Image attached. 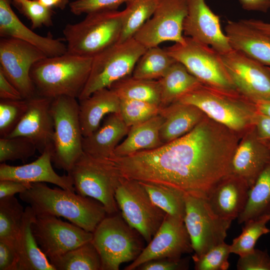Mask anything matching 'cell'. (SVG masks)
<instances>
[{"mask_svg": "<svg viewBox=\"0 0 270 270\" xmlns=\"http://www.w3.org/2000/svg\"><path fill=\"white\" fill-rule=\"evenodd\" d=\"M244 20L249 25L270 36V23L254 19Z\"/></svg>", "mask_w": 270, "mask_h": 270, "instance_id": "obj_52", "label": "cell"}, {"mask_svg": "<svg viewBox=\"0 0 270 270\" xmlns=\"http://www.w3.org/2000/svg\"><path fill=\"white\" fill-rule=\"evenodd\" d=\"M0 98L5 100L24 99L18 89L9 81L0 70Z\"/></svg>", "mask_w": 270, "mask_h": 270, "instance_id": "obj_50", "label": "cell"}, {"mask_svg": "<svg viewBox=\"0 0 270 270\" xmlns=\"http://www.w3.org/2000/svg\"><path fill=\"white\" fill-rule=\"evenodd\" d=\"M24 209L14 196L0 198V239L16 240Z\"/></svg>", "mask_w": 270, "mask_h": 270, "instance_id": "obj_37", "label": "cell"}, {"mask_svg": "<svg viewBox=\"0 0 270 270\" xmlns=\"http://www.w3.org/2000/svg\"><path fill=\"white\" fill-rule=\"evenodd\" d=\"M32 184L10 180H0V198L22 192L29 189Z\"/></svg>", "mask_w": 270, "mask_h": 270, "instance_id": "obj_48", "label": "cell"}, {"mask_svg": "<svg viewBox=\"0 0 270 270\" xmlns=\"http://www.w3.org/2000/svg\"><path fill=\"white\" fill-rule=\"evenodd\" d=\"M130 0H76L69 4L70 12L76 15L117 10L122 4Z\"/></svg>", "mask_w": 270, "mask_h": 270, "instance_id": "obj_44", "label": "cell"}, {"mask_svg": "<svg viewBox=\"0 0 270 270\" xmlns=\"http://www.w3.org/2000/svg\"><path fill=\"white\" fill-rule=\"evenodd\" d=\"M158 0H130L123 10L122 30L118 42L134 38L154 14Z\"/></svg>", "mask_w": 270, "mask_h": 270, "instance_id": "obj_35", "label": "cell"}, {"mask_svg": "<svg viewBox=\"0 0 270 270\" xmlns=\"http://www.w3.org/2000/svg\"><path fill=\"white\" fill-rule=\"evenodd\" d=\"M160 114L164 118L160 130V138L163 144L188 133L206 116L196 106L180 102L162 108Z\"/></svg>", "mask_w": 270, "mask_h": 270, "instance_id": "obj_27", "label": "cell"}, {"mask_svg": "<svg viewBox=\"0 0 270 270\" xmlns=\"http://www.w3.org/2000/svg\"><path fill=\"white\" fill-rule=\"evenodd\" d=\"M185 36L210 46L220 54L232 50L222 30L219 16L205 0H188V10L183 24Z\"/></svg>", "mask_w": 270, "mask_h": 270, "instance_id": "obj_18", "label": "cell"}, {"mask_svg": "<svg viewBox=\"0 0 270 270\" xmlns=\"http://www.w3.org/2000/svg\"><path fill=\"white\" fill-rule=\"evenodd\" d=\"M226 34L232 49L270 67V36L246 24L228 20Z\"/></svg>", "mask_w": 270, "mask_h": 270, "instance_id": "obj_24", "label": "cell"}, {"mask_svg": "<svg viewBox=\"0 0 270 270\" xmlns=\"http://www.w3.org/2000/svg\"><path fill=\"white\" fill-rule=\"evenodd\" d=\"M33 234L50 260L92 241L93 233L53 216H36L32 225Z\"/></svg>", "mask_w": 270, "mask_h": 270, "instance_id": "obj_15", "label": "cell"}, {"mask_svg": "<svg viewBox=\"0 0 270 270\" xmlns=\"http://www.w3.org/2000/svg\"><path fill=\"white\" fill-rule=\"evenodd\" d=\"M236 268L238 270H270V256L266 250L254 248L250 252L240 256Z\"/></svg>", "mask_w": 270, "mask_h": 270, "instance_id": "obj_45", "label": "cell"}, {"mask_svg": "<svg viewBox=\"0 0 270 270\" xmlns=\"http://www.w3.org/2000/svg\"><path fill=\"white\" fill-rule=\"evenodd\" d=\"M120 114L126 124L130 127L160 114L162 108L148 102L120 99Z\"/></svg>", "mask_w": 270, "mask_h": 270, "instance_id": "obj_40", "label": "cell"}, {"mask_svg": "<svg viewBox=\"0 0 270 270\" xmlns=\"http://www.w3.org/2000/svg\"><path fill=\"white\" fill-rule=\"evenodd\" d=\"M19 197L36 216H62L92 232L107 214L98 201L60 187L50 188L45 182L32 183Z\"/></svg>", "mask_w": 270, "mask_h": 270, "instance_id": "obj_2", "label": "cell"}, {"mask_svg": "<svg viewBox=\"0 0 270 270\" xmlns=\"http://www.w3.org/2000/svg\"><path fill=\"white\" fill-rule=\"evenodd\" d=\"M270 164V148L258 138L254 126L240 138L228 174L242 178L250 188Z\"/></svg>", "mask_w": 270, "mask_h": 270, "instance_id": "obj_20", "label": "cell"}, {"mask_svg": "<svg viewBox=\"0 0 270 270\" xmlns=\"http://www.w3.org/2000/svg\"><path fill=\"white\" fill-rule=\"evenodd\" d=\"M12 0L21 12L30 20L32 28L52 26V9L44 6L36 0Z\"/></svg>", "mask_w": 270, "mask_h": 270, "instance_id": "obj_43", "label": "cell"}, {"mask_svg": "<svg viewBox=\"0 0 270 270\" xmlns=\"http://www.w3.org/2000/svg\"><path fill=\"white\" fill-rule=\"evenodd\" d=\"M187 10L188 0H158L154 14L134 38L146 48L166 42L184 43Z\"/></svg>", "mask_w": 270, "mask_h": 270, "instance_id": "obj_14", "label": "cell"}, {"mask_svg": "<svg viewBox=\"0 0 270 270\" xmlns=\"http://www.w3.org/2000/svg\"><path fill=\"white\" fill-rule=\"evenodd\" d=\"M51 150H48L34 161L21 166L0 164V180H10L29 183L48 182L75 192L73 180L69 174L60 176L54 170Z\"/></svg>", "mask_w": 270, "mask_h": 270, "instance_id": "obj_21", "label": "cell"}, {"mask_svg": "<svg viewBox=\"0 0 270 270\" xmlns=\"http://www.w3.org/2000/svg\"><path fill=\"white\" fill-rule=\"evenodd\" d=\"M230 246L224 242L199 256H192L196 270H227L230 266L228 258Z\"/></svg>", "mask_w": 270, "mask_h": 270, "instance_id": "obj_42", "label": "cell"}, {"mask_svg": "<svg viewBox=\"0 0 270 270\" xmlns=\"http://www.w3.org/2000/svg\"><path fill=\"white\" fill-rule=\"evenodd\" d=\"M236 90L252 101L270 100V70L242 52L232 49L221 54Z\"/></svg>", "mask_w": 270, "mask_h": 270, "instance_id": "obj_17", "label": "cell"}, {"mask_svg": "<svg viewBox=\"0 0 270 270\" xmlns=\"http://www.w3.org/2000/svg\"><path fill=\"white\" fill-rule=\"evenodd\" d=\"M257 112L270 116V100H253Z\"/></svg>", "mask_w": 270, "mask_h": 270, "instance_id": "obj_53", "label": "cell"}, {"mask_svg": "<svg viewBox=\"0 0 270 270\" xmlns=\"http://www.w3.org/2000/svg\"><path fill=\"white\" fill-rule=\"evenodd\" d=\"M268 217L269 218L270 220V215L268 216Z\"/></svg>", "mask_w": 270, "mask_h": 270, "instance_id": "obj_55", "label": "cell"}, {"mask_svg": "<svg viewBox=\"0 0 270 270\" xmlns=\"http://www.w3.org/2000/svg\"><path fill=\"white\" fill-rule=\"evenodd\" d=\"M184 223L194 252L193 256H199L224 242L232 221L214 213L206 198L184 194Z\"/></svg>", "mask_w": 270, "mask_h": 270, "instance_id": "obj_12", "label": "cell"}, {"mask_svg": "<svg viewBox=\"0 0 270 270\" xmlns=\"http://www.w3.org/2000/svg\"><path fill=\"white\" fill-rule=\"evenodd\" d=\"M28 100H0V136L6 138L16 126L28 108Z\"/></svg>", "mask_w": 270, "mask_h": 270, "instance_id": "obj_41", "label": "cell"}, {"mask_svg": "<svg viewBox=\"0 0 270 270\" xmlns=\"http://www.w3.org/2000/svg\"><path fill=\"white\" fill-rule=\"evenodd\" d=\"M32 208L28 206L16 238L18 254V270H55L42 252L33 234L32 225L36 218Z\"/></svg>", "mask_w": 270, "mask_h": 270, "instance_id": "obj_26", "label": "cell"}, {"mask_svg": "<svg viewBox=\"0 0 270 270\" xmlns=\"http://www.w3.org/2000/svg\"><path fill=\"white\" fill-rule=\"evenodd\" d=\"M268 68H270V66H268Z\"/></svg>", "mask_w": 270, "mask_h": 270, "instance_id": "obj_57", "label": "cell"}, {"mask_svg": "<svg viewBox=\"0 0 270 270\" xmlns=\"http://www.w3.org/2000/svg\"><path fill=\"white\" fill-rule=\"evenodd\" d=\"M108 88L120 99L143 101L160 106V88L158 80L140 79L130 75L115 82Z\"/></svg>", "mask_w": 270, "mask_h": 270, "instance_id": "obj_32", "label": "cell"}, {"mask_svg": "<svg viewBox=\"0 0 270 270\" xmlns=\"http://www.w3.org/2000/svg\"><path fill=\"white\" fill-rule=\"evenodd\" d=\"M176 62L166 48L158 46L148 48L138 60L132 76L140 79L157 80Z\"/></svg>", "mask_w": 270, "mask_h": 270, "instance_id": "obj_34", "label": "cell"}, {"mask_svg": "<svg viewBox=\"0 0 270 270\" xmlns=\"http://www.w3.org/2000/svg\"><path fill=\"white\" fill-rule=\"evenodd\" d=\"M120 100L108 88L99 90L88 97L79 100V118L83 137L100 126L106 115L120 112Z\"/></svg>", "mask_w": 270, "mask_h": 270, "instance_id": "obj_28", "label": "cell"}, {"mask_svg": "<svg viewBox=\"0 0 270 270\" xmlns=\"http://www.w3.org/2000/svg\"><path fill=\"white\" fill-rule=\"evenodd\" d=\"M52 98L36 96L28 99V108L14 130L6 138L24 136L32 140L42 154L52 150L54 123L51 112Z\"/></svg>", "mask_w": 270, "mask_h": 270, "instance_id": "obj_19", "label": "cell"}, {"mask_svg": "<svg viewBox=\"0 0 270 270\" xmlns=\"http://www.w3.org/2000/svg\"><path fill=\"white\" fill-rule=\"evenodd\" d=\"M269 220L268 216H265L244 222L242 233L230 244L231 253L242 256L253 250L258 239L270 232L266 226Z\"/></svg>", "mask_w": 270, "mask_h": 270, "instance_id": "obj_38", "label": "cell"}, {"mask_svg": "<svg viewBox=\"0 0 270 270\" xmlns=\"http://www.w3.org/2000/svg\"><path fill=\"white\" fill-rule=\"evenodd\" d=\"M55 270H101L100 254L92 241L49 260Z\"/></svg>", "mask_w": 270, "mask_h": 270, "instance_id": "obj_33", "label": "cell"}, {"mask_svg": "<svg viewBox=\"0 0 270 270\" xmlns=\"http://www.w3.org/2000/svg\"><path fill=\"white\" fill-rule=\"evenodd\" d=\"M254 126L258 138L268 146L270 144V116L257 112Z\"/></svg>", "mask_w": 270, "mask_h": 270, "instance_id": "obj_49", "label": "cell"}, {"mask_svg": "<svg viewBox=\"0 0 270 270\" xmlns=\"http://www.w3.org/2000/svg\"><path fill=\"white\" fill-rule=\"evenodd\" d=\"M140 182L154 204L166 214L184 220L186 210L184 193L159 184Z\"/></svg>", "mask_w": 270, "mask_h": 270, "instance_id": "obj_36", "label": "cell"}, {"mask_svg": "<svg viewBox=\"0 0 270 270\" xmlns=\"http://www.w3.org/2000/svg\"><path fill=\"white\" fill-rule=\"evenodd\" d=\"M270 215V164L250 188L245 208L238 217V222H246Z\"/></svg>", "mask_w": 270, "mask_h": 270, "instance_id": "obj_31", "label": "cell"}, {"mask_svg": "<svg viewBox=\"0 0 270 270\" xmlns=\"http://www.w3.org/2000/svg\"><path fill=\"white\" fill-rule=\"evenodd\" d=\"M115 198L124 220L149 243L166 214L154 204L144 187L136 180L122 177Z\"/></svg>", "mask_w": 270, "mask_h": 270, "instance_id": "obj_10", "label": "cell"}, {"mask_svg": "<svg viewBox=\"0 0 270 270\" xmlns=\"http://www.w3.org/2000/svg\"><path fill=\"white\" fill-rule=\"evenodd\" d=\"M240 139L235 132L206 116L176 140L154 149L110 158L123 178L206 198L228 174Z\"/></svg>", "mask_w": 270, "mask_h": 270, "instance_id": "obj_1", "label": "cell"}, {"mask_svg": "<svg viewBox=\"0 0 270 270\" xmlns=\"http://www.w3.org/2000/svg\"><path fill=\"white\" fill-rule=\"evenodd\" d=\"M124 12L118 10L87 14L81 22L67 24L63 30L68 52L94 58L118 42Z\"/></svg>", "mask_w": 270, "mask_h": 270, "instance_id": "obj_5", "label": "cell"}, {"mask_svg": "<svg viewBox=\"0 0 270 270\" xmlns=\"http://www.w3.org/2000/svg\"><path fill=\"white\" fill-rule=\"evenodd\" d=\"M76 99L61 96L53 98L51 104L54 123L52 162L56 168L68 174L84 152L79 102Z\"/></svg>", "mask_w": 270, "mask_h": 270, "instance_id": "obj_8", "label": "cell"}, {"mask_svg": "<svg viewBox=\"0 0 270 270\" xmlns=\"http://www.w3.org/2000/svg\"><path fill=\"white\" fill-rule=\"evenodd\" d=\"M242 8L248 11L266 12L270 8V0H239Z\"/></svg>", "mask_w": 270, "mask_h": 270, "instance_id": "obj_51", "label": "cell"}, {"mask_svg": "<svg viewBox=\"0 0 270 270\" xmlns=\"http://www.w3.org/2000/svg\"><path fill=\"white\" fill-rule=\"evenodd\" d=\"M202 84L227 90H236L221 54L210 46L185 36V42L165 48Z\"/></svg>", "mask_w": 270, "mask_h": 270, "instance_id": "obj_11", "label": "cell"}, {"mask_svg": "<svg viewBox=\"0 0 270 270\" xmlns=\"http://www.w3.org/2000/svg\"><path fill=\"white\" fill-rule=\"evenodd\" d=\"M36 150L35 144L28 138H0V162L16 160L24 162L33 156Z\"/></svg>", "mask_w": 270, "mask_h": 270, "instance_id": "obj_39", "label": "cell"}, {"mask_svg": "<svg viewBox=\"0 0 270 270\" xmlns=\"http://www.w3.org/2000/svg\"><path fill=\"white\" fill-rule=\"evenodd\" d=\"M44 6L52 9L58 8L64 10L68 4V0H36Z\"/></svg>", "mask_w": 270, "mask_h": 270, "instance_id": "obj_54", "label": "cell"}, {"mask_svg": "<svg viewBox=\"0 0 270 270\" xmlns=\"http://www.w3.org/2000/svg\"><path fill=\"white\" fill-rule=\"evenodd\" d=\"M188 258L172 259L160 258L147 262L137 269L140 270H183L188 268Z\"/></svg>", "mask_w": 270, "mask_h": 270, "instance_id": "obj_47", "label": "cell"}, {"mask_svg": "<svg viewBox=\"0 0 270 270\" xmlns=\"http://www.w3.org/2000/svg\"><path fill=\"white\" fill-rule=\"evenodd\" d=\"M176 102L196 106L208 117L237 134L240 138L254 126V102L237 90L200 84Z\"/></svg>", "mask_w": 270, "mask_h": 270, "instance_id": "obj_4", "label": "cell"}, {"mask_svg": "<svg viewBox=\"0 0 270 270\" xmlns=\"http://www.w3.org/2000/svg\"><path fill=\"white\" fill-rule=\"evenodd\" d=\"M163 122V118L159 114L130 126L126 138L116 146L112 156H124L162 146L160 130Z\"/></svg>", "mask_w": 270, "mask_h": 270, "instance_id": "obj_29", "label": "cell"}, {"mask_svg": "<svg viewBox=\"0 0 270 270\" xmlns=\"http://www.w3.org/2000/svg\"><path fill=\"white\" fill-rule=\"evenodd\" d=\"M130 128L120 112L108 114L101 126L90 135L83 137V152L95 157L110 158Z\"/></svg>", "mask_w": 270, "mask_h": 270, "instance_id": "obj_25", "label": "cell"}, {"mask_svg": "<svg viewBox=\"0 0 270 270\" xmlns=\"http://www.w3.org/2000/svg\"><path fill=\"white\" fill-rule=\"evenodd\" d=\"M0 36L1 38H12L29 43L48 57L67 52L66 44L62 40L40 36L25 26L12 10L9 0H0Z\"/></svg>", "mask_w": 270, "mask_h": 270, "instance_id": "obj_23", "label": "cell"}, {"mask_svg": "<svg viewBox=\"0 0 270 270\" xmlns=\"http://www.w3.org/2000/svg\"><path fill=\"white\" fill-rule=\"evenodd\" d=\"M268 146H269V147L270 148V145H268Z\"/></svg>", "mask_w": 270, "mask_h": 270, "instance_id": "obj_56", "label": "cell"}, {"mask_svg": "<svg viewBox=\"0 0 270 270\" xmlns=\"http://www.w3.org/2000/svg\"><path fill=\"white\" fill-rule=\"evenodd\" d=\"M46 57L42 51L29 43L12 38H0V70L24 99L37 95L30 71L34 64Z\"/></svg>", "mask_w": 270, "mask_h": 270, "instance_id": "obj_13", "label": "cell"}, {"mask_svg": "<svg viewBox=\"0 0 270 270\" xmlns=\"http://www.w3.org/2000/svg\"><path fill=\"white\" fill-rule=\"evenodd\" d=\"M183 220L168 214L148 245L125 270L137 269L150 260L160 258L178 259L193 252Z\"/></svg>", "mask_w": 270, "mask_h": 270, "instance_id": "obj_16", "label": "cell"}, {"mask_svg": "<svg viewBox=\"0 0 270 270\" xmlns=\"http://www.w3.org/2000/svg\"><path fill=\"white\" fill-rule=\"evenodd\" d=\"M68 174L72 178L77 194L100 202L107 214L118 212L115 192L122 176L110 158L95 157L84 152Z\"/></svg>", "mask_w": 270, "mask_h": 270, "instance_id": "obj_7", "label": "cell"}, {"mask_svg": "<svg viewBox=\"0 0 270 270\" xmlns=\"http://www.w3.org/2000/svg\"><path fill=\"white\" fill-rule=\"evenodd\" d=\"M16 240L0 239V270H18Z\"/></svg>", "mask_w": 270, "mask_h": 270, "instance_id": "obj_46", "label": "cell"}, {"mask_svg": "<svg viewBox=\"0 0 270 270\" xmlns=\"http://www.w3.org/2000/svg\"><path fill=\"white\" fill-rule=\"evenodd\" d=\"M92 233V242L100 254L101 270H118L122 263L135 260L144 248L143 238L121 214L104 218Z\"/></svg>", "mask_w": 270, "mask_h": 270, "instance_id": "obj_6", "label": "cell"}, {"mask_svg": "<svg viewBox=\"0 0 270 270\" xmlns=\"http://www.w3.org/2000/svg\"><path fill=\"white\" fill-rule=\"evenodd\" d=\"M92 59L67 52L38 61L30 71L36 94L52 99L61 96L78 99L89 76Z\"/></svg>", "mask_w": 270, "mask_h": 270, "instance_id": "obj_3", "label": "cell"}, {"mask_svg": "<svg viewBox=\"0 0 270 270\" xmlns=\"http://www.w3.org/2000/svg\"><path fill=\"white\" fill-rule=\"evenodd\" d=\"M250 188L242 178L227 174L216 184L206 198L214 213L232 222L245 208Z\"/></svg>", "mask_w": 270, "mask_h": 270, "instance_id": "obj_22", "label": "cell"}, {"mask_svg": "<svg viewBox=\"0 0 270 270\" xmlns=\"http://www.w3.org/2000/svg\"><path fill=\"white\" fill-rule=\"evenodd\" d=\"M134 38L116 42L93 58L90 72L78 100L132 74L140 56L146 50Z\"/></svg>", "mask_w": 270, "mask_h": 270, "instance_id": "obj_9", "label": "cell"}, {"mask_svg": "<svg viewBox=\"0 0 270 270\" xmlns=\"http://www.w3.org/2000/svg\"><path fill=\"white\" fill-rule=\"evenodd\" d=\"M160 88V106L176 102L202 83L180 62L176 61L158 80Z\"/></svg>", "mask_w": 270, "mask_h": 270, "instance_id": "obj_30", "label": "cell"}]
</instances>
